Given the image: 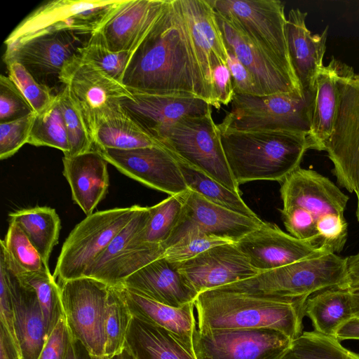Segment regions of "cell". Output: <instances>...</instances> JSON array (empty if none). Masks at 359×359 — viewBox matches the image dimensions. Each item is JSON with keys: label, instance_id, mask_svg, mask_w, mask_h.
Here are the masks:
<instances>
[{"label": "cell", "instance_id": "cell-1", "mask_svg": "<svg viewBox=\"0 0 359 359\" xmlns=\"http://www.w3.org/2000/svg\"><path fill=\"white\" fill-rule=\"evenodd\" d=\"M121 83L132 93H188L198 97L196 67L176 0L167 1L132 52Z\"/></svg>", "mask_w": 359, "mask_h": 359}, {"label": "cell", "instance_id": "cell-2", "mask_svg": "<svg viewBox=\"0 0 359 359\" xmlns=\"http://www.w3.org/2000/svg\"><path fill=\"white\" fill-rule=\"evenodd\" d=\"M307 298L265 293L241 281L206 290L194 302L197 330L267 328L294 340L302 333Z\"/></svg>", "mask_w": 359, "mask_h": 359}, {"label": "cell", "instance_id": "cell-3", "mask_svg": "<svg viewBox=\"0 0 359 359\" xmlns=\"http://www.w3.org/2000/svg\"><path fill=\"white\" fill-rule=\"evenodd\" d=\"M218 129L229 168L238 185L257 180L282 182L300 167L304 154L311 149L308 135L303 133Z\"/></svg>", "mask_w": 359, "mask_h": 359}, {"label": "cell", "instance_id": "cell-4", "mask_svg": "<svg viewBox=\"0 0 359 359\" xmlns=\"http://www.w3.org/2000/svg\"><path fill=\"white\" fill-rule=\"evenodd\" d=\"M303 92L267 95L235 93L231 110L217 126L226 130H286L309 135L316 87Z\"/></svg>", "mask_w": 359, "mask_h": 359}, {"label": "cell", "instance_id": "cell-5", "mask_svg": "<svg viewBox=\"0 0 359 359\" xmlns=\"http://www.w3.org/2000/svg\"><path fill=\"white\" fill-rule=\"evenodd\" d=\"M159 142L179 161L204 172L241 194L229 168L212 109L177 121Z\"/></svg>", "mask_w": 359, "mask_h": 359}, {"label": "cell", "instance_id": "cell-6", "mask_svg": "<svg viewBox=\"0 0 359 359\" xmlns=\"http://www.w3.org/2000/svg\"><path fill=\"white\" fill-rule=\"evenodd\" d=\"M339 104L325 151L339 186L359 198V74L341 64Z\"/></svg>", "mask_w": 359, "mask_h": 359}, {"label": "cell", "instance_id": "cell-7", "mask_svg": "<svg viewBox=\"0 0 359 359\" xmlns=\"http://www.w3.org/2000/svg\"><path fill=\"white\" fill-rule=\"evenodd\" d=\"M140 208L135 205L98 211L76 224L64 242L57 259L53 273L57 283L83 277Z\"/></svg>", "mask_w": 359, "mask_h": 359}, {"label": "cell", "instance_id": "cell-8", "mask_svg": "<svg viewBox=\"0 0 359 359\" xmlns=\"http://www.w3.org/2000/svg\"><path fill=\"white\" fill-rule=\"evenodd\" d=\"M263 292L290 297H309L333 287L347 288L346 257L335 253L304 259L294 263L259 273L241 281Z\"/></svg>", "mask_w": 359, "mask_h": 359}, {"label": "cell", "instance_id": "cell-9", "mask_svg": "<svg viewBox=\"0 0 359 359\" xmlns=\"http://www.w3.org/2000/svg\"><path fill=\"white\" fill-rule=\"evenodd\" d=\"M196 67L198 96L217 109L212 74L219 65H228L229 53L208 0H176Z\"/></svg>", "mask_w": 359, "mask_h": 359}, {"label": "cell", "instance_id": "cell-10", "mask_svg": "<svg viewBox=\"0 0 359 359\" xmlns=\"http://www.w3.org/2000/svg\"><path fill=\"white\" fill-rule=\"evenodd\" d=\"M123 0H53L29 13L11 32L6 46L41 34L71 31L90 36Z\"/></svg>", "mask_w": 359, "mask_h": 359}, {"label": "cell", "instance_id": "cell-11", "mask_svg": "<svg viewBox=\"0 0 359 359\" xmlns=\"http://www.w3.org/2000/svg\"><path fill=\"white\" fill-rule=\"evenodd\" d=\"M60 81L69 88L92 138L103 122L122 111V100L132 97V93L121 82L79 55L64 68Z\"/></svg>", "mask_w": 359, "mask_h": 359}, {"label": "cell", "instance_id": "cell-12", "mask_svg": "<svg viewBox=\"0 0 359 359\" xmlns=\"http://www.w3.org/2000/svg\"><path fill=\"white\" fill-rule=\"evenodd\" d=\"M59 285L71 337L80 341L95 358H104V319L111 285L86 276L65 280Z\"/></svg>", "mask_w": 359, "mask_h": 359}, {"label": "cell", "instance_id": "cell-13", "mask_svg": "<svg viewBox=\"0 0 359 359\" xmlns=\"http://www.w3.org/2000/svg\"><path fill=\"white\" fill-rule=\"evenodd\" d=\"M208 1L215 11L236 21L251 40L296 78L287 50V18L283 2L278 0Z\"/></svg>", "mask_w": 359, "mask_h": 359}, {"label": "cell", "instance_id": "cell-14", "mask_svg": "<svg viewBox=\"0 0 359 359\" xmlns=\"http://www.w3.org/2000/svg\"><path fill=\"white\" fill-rule=\"evenodd\" d=\"M149 217V207H141L90 266L84 276L111 286H120L128 276L162 257L165 251L162 245L143 243L139 238Z\"/></svg>", "mask_w": 359, "mask_h": 359}, {"label": "cell", "instance_id": "cell-15", "mask_svg": "<svg viewBox=\"0 0 359 359\" xmlns=\"http://www.w3.org/2000/svg\"><path fill=\"white\" fill-rule=\"evenodd\" d=\"M80 34L71 31H57L36 35L6 46L5 64L16 62L41 83L50 89L60 83L64 68L79 55L84 44Z\"/></svg>", "mask_w": 359, "mask_h": 359}, {"label": "cell", "instance_id": "cell-16", "mask_svg": "<svg viewBox=\"0 0 359 359\" xmlns=\"http://www.w3.org/2000/svg\"><path fill=\"white\" fill-rule=\"evenodd\" d=\"M292 341L267 328L208 332L196 328L193 346L196 359H279Z\"/></svg>", "mask_w": 359, "mask_h": 359}, {"label": "cell", "instance_id": "cell-17", "mask_svg": "<svg viewBox=\"0 0 359 359\" xmlns=\"http://www.w3.org/2000/svg\"><path fill=\"white\" fill-rule=\"evenodd\" d=\"M95 149L121 173L147 187L170 196L189 189L177 158L163 146Z\"/></svg>", "mask_w": 359, "mask_h": 359}, {"label": "cell", "instance_id": "cell-18", "mask_svg": "<svg viewBox=\"0 0 359 359\" xmlns=\"http://www.w3.org/2000/svg\"><path fill=\"white\" fill-rule=\"evenodd\" d=\"M215 13L227 50L249 70L264 95L304 93L298 80L251 40L236 21L215 11Z\"/></svg>", "mask_w": 359, "mask_h": 359}, {"label": "cell", "instance_id": "cell-19", "mask_svg": "<svg viewBox=\"0 0 359 359\" xmlns=\"http://www.w3.org/2000/svg\"><path fill=\"white\" fill-rule=\"evenodd\" d=\"M181 196L182 215L165 249L192 229L236 243L264 224L259 218L248 217L211 203L190 189Z\"/></svg>", "mask_w": 359, "mask_h": 359}, {"label": "cell", "instance_id": "cell-20", "mask_svg": "<svg viewBox=\"0 0 359 359\" xmlns=\"http://www.w3.org/2000/svg\"><path fill=\"white\" fill-rule=\"evenodd\" d=\"M236 245L259 273L332 253L316 243L297 239L276 224L267 222L245 235Z\"/></svg>", "mask_w": 359, "mask_h": 359}, {"label": "cell", "instance_id": "cell-21", "mask_svg": "<svg viewBox=\"0 0 359 359\" xmlns=\"http://www.w3.org/2000/svg\"><path fill=\"white\" fill-rule=\"evenodd\" d=\"M132 93V92H131ZM121 106L148 134L159 142L165 133L181 118L206 114L212 107L188 93L147 94L132 93Z\"/></svg>", "mask_w": 359, "mask_h": 359}, {"label": "cell", "instance_id": "cell-22", "mask_svg": "<svg viewBox=\"0 0 359 359\" xmlns=\"http://www.w3.org/2000/svg\"><path fill=\"white\" fill-rule=\"evenodd\" d=\"M179 266L198 294L251 278L259 273L234 243L211 248Z\"/></svg>", "mask_w": 359, "mask_h": 359}, {"label": "cell", "instance_id": "cell-23", "mask_svg": "<svg viewBox=\"0 0 359 359\" xmlns=\"http://www.w3.org/2000/svg\"><path fill=\"white\" fill-rule=\"evenodd\" d=\"M168 0H123L96 31L114 52H133L162 13Z\"/></svg>", "mask_w": 359, "mask_h": 359}, {"label": "cell", "instance_id": "cell-24", "mask_svg": "<svg viewBox=\"0 0 359 359\" xmlns=\"http://www.w3.org/2000/svg\"><path fill=\"white\" fill-rule=\"evenodd\" d=\"M283 208L299 207L317 219L327 213L344 215L349 197L328 177L311 169L297 168L282 182Z\"/></svg>", "mask_w": 359, "mask_h": 359}, {"label": "cell", "instance_id": "cell-25", "mask_svg": "<svg viewBox=\"0 0 359 359\" xmlns=\"http://www.w3.org/2000/svg\"><path fill=\"white\" fill-rule=\"evenodd\" d=\"M179 264L162 256L128 276L121 286L176 308L194 303L198 294L180 271Z\"/></svg>", "mask_w": 359, "mask_h": 359}, {"label": "cell", "instance_id": "cell-26", "mask_svg": "<svg viewBox=\"0 0 359 359\" xmlns=\"http://www.w3.org/2000/svg\"><path fill=\"white\" fill-rule=\"evenodd\" d=\"M307 15L298 8H292L285 25L290 63L302 91L315 87L316 77L324 66L328 33L327 26L320 34H312L306 25Z\"/></svg>", "mask_w": 359, "mask_h": 359}, {"label": "cell", "instance_id": "cell-27", "mask_svg": "<svg viewBox=\"0 0 359 359\" xmlns=\"http://www.w3.org/2000/svg\"><path fill=\"white\" fill-rule=\"evenodd\" d=\"M0 264L7 274L22 359H38L48 335L36 294L32 287L20 281L1 257Z\"/></svg>", "mask_w": 359, "mask_h": 359}, {"label": "cell", "instance_id": "cell-28", "mask_svg": "<svg viewBox=\"0 0 359 359\" xmlns=\"http://www.w3.org/2000/svg\"><path fill=\"white\" fill-rule=\"evenodd\" d=\"M62 162V173L70 186L73 201L86 216L91 215L108 191V162L95 149L64 156Z\"/></svg>", "mask_w": 359, "mask_h": 359}, {"label": "cell", "instance_id": "cell-29", "mask_svg": "<svg viewBox=\"0 0 359 359\" xmlns=\"http://www.w3.org/2000/svg\"><path fill=\"white\" fill-rule=\"evenodd\" d=\"M119 287L133 316L168 331L194 354L193 338L197 323L194 303L176 308L143 297L121 285Z\"/></svg>", "mask_w": 359, "mask_h": 359}, {"label": "cell", "instance_id": "cell-30", "mask_svg": "<svg viewBox=\"0 0 359 359\" xmlns=\"http://www.w3.org/2000/svg\"><path fill=\"white\" fill-rule=\"evenodd\" d=\"M341 62L332 57L316 79V95L311 130L308 135L311 149L325 151L339 104L337 79Z\"/></svg>", "mask_w": 359, "mask_h": 359}, {"label": "cell", "instance_id": "cell-31", "mask_svg": "<svg viewBox=\"0 0 359 359\" xmlns=\"http://www.w3.org/2000/svg\"><path fill=\"white\" fill-rule=\"evenodd\" d=\"M124 347L135 359H196L168 331L133 316Z\"/></svg>", "mask_w": 359, "mask_h": 359}, {"label": "cell", "instance_id": "cell-32", "mask_svg": "<svg viewBox=\"0 0 359 359\" xmlns=\"http://www.w3.org/2000/svg\"><path fill=\"white\" fill-rule=\"evenodd\" d=\"M304 313L316 332L335 337L337 331L354 318L348 289L333 287L310 295Z\"/></svg>", "mask_w": 359, "mask_h": 359}, {"label": "cell", "instance_id": "cell-33", "mask_svg": "<svg viewBox=\"0 0 359 359\" xmlns=\"http://www.w3.org/2000/svg\"><path fill=\"white\" fill-rule=\"evenodd\" d=\"M17 223L48 265L53 248L58 243L60 219L55 210L46 206L24 208L8 215Z\"/></svg>", "mask_w": 359, "mask_h": 359}, {"label": "cell", "instance_id": "cell-34", "mask_svg": "<svg viewBox=\"0 0 359 359\" xmlns=\"http://www.w3.org/2000/svg\"><path fill=\"white\" fill-rule=\"evenodd\" d=\"M0 246V257L4 259L11 270L22 283L34 290L49 336L59 320L65 317L59 284L49 269L36 272L20 271L10 257L1 242Z\"/></svg>", "mask_w": 359, "mask_h": 359}, {"label": "cell", "instance_id": "cell-35", "mask_svg": "<svg viewBox=\"0 0 359 359\" xmlns=\"http://www.w3.org/2000/svg\"><path fill=\"white\" fill-rule=\"evenodd\" d=\"M93 140L95 147L101 149L129 150L163 146L123 109L116 116L103 122L97 128Z\"/></svg>", "mask_w": 359, "mask_h": 359}, {"label": "cell", "instance_id": "cell-36", "mask_svg": "<svg viewBox=\"0 0 359 359\" xmlns=\"http://www.w3.org/2000/svg\"><path fill=\"white\" fill-rule=\"evenodd\" d=\"M181 171L189 189L207 201L251 218H259L235 193L204 172L179 161Z\"/></svg>", "mask_w": 359, "mask_h": 359}, {"label": "cell", "instance_id": "cell-37", "mask_svg": "<svg viewBox=\"0 0 359 359\" xmlns=\"http://www.w3.org/2000/svg\"><path fill=\"white\" fill-rule=\"evenodd\" d=\"M279 359H359V353L343 346L335 337L311 331L292 340Z\"/></svg>", "mask_w": 359, "mask_h": 359}, {"label": "cell", "instance_id": "cell-38", "mask_svg": "<svg viewBox=\"0 0 359 359\" xmlns=\"http://www.w3.org/2000/svg\"><path fill=\"white\" fill-rule=\"evenodd\" d=\"M131 314L119 286H110L104 319L105 358L121 352L125 346Z\"/></svg>", "mask_w": 359, "mask_h": 359}, {"label": "cell", "instance_id": "cell-39", "mask_svg": "<svg viewBox=\"0 0 359 359\" xmlns=\"http://www.w3.org/2000/svg\"><path fill=\"white\" fill-rule=\"evenodd\" d=\"M27 143L53 147L62 151L64 156L68 154V137L57 95L46 109L34 114Z\"/></svg>", "mask_w": 359, "mask_h": 359}, {"label": "cell", "instance_id": "cell-40", "mask_svg": "<svg viewBox=\"0 0 359 359\" xmlns=\"http://www.w3.org/2000/svg\"><path fill=\"white\" fill-rule=\"evenodd\" d=\"M184 203L180 195L170 196L149 207L148 223L139 235L143 243L165 245L170 238L180 219Z\"/></svg>", "mask_w": 359, "mask_h": 359}, {"label": "cell", "instance_id": "cell-41", "mask_svg": "<svg viewBox=\"0 0 359 359\" xmlns=\"http://www.w3.org/2000/svg\"><path fill=\"white\" fill-rule=\"evenodd\" d=\"M57 96L69 144V151L64 156H74L90 151L94 145L92 136L80 109L70 95L69 88L64 86Z\"/></svg>", "mask_w": 359, "mask_h": 359}, {"label": "cell", "instance_id": "cell-42", "mask_svg": "<svg viewBox=\"0 0 359 359\" xmlns=\"http://www.w3.org/2000/svg\"><path fill=\"white\" fill-rule=\"evenodd\" d=\"M131 53L110 50L95 32L79 48V57L121 82Z\"/></svg>", "mask_w": 359, "mask_h": 359}, {"label": "cell", "instance_id": "cell-43", "mask_svg": "<svg viewBox=\"0 0 359 359\" xmlns=\"http://www.w3.org/2000/svg\"><path fill=\"white\" fill-rule=\"evenodd\" d=\"M1 242L20 271L36 272L49 269L36 248L15 222L9 221L7 233Z\"/></svg>", "mask_w": 359, "mask_h": 359}, {"label": "cell", "instance_id": "cell-44", "mask_svg": "<svg viewBox=\"0 0 359 359\" xmlns=\"http://www.w3.org/2000/svg\"><path fill=\"white\" fill-rule=\"evenodd\" d=\"M8 76L16 85L32 107L35 114L46 109L55 100L52 90L39 83L21 64L6 63Z\"/></svg>", "mask_w": 359, "mask_h": 359}, {"label": "cell", "instance_id": "cell-45", "mask_svg": "<svg viewBox=\"0 0 359 359\" xmlns=\"http://www.w3.org/2000/svg\"><path fill=\"white\" fill-rule=\"evenodd\" d=\"M229 243L231 242L210 235L198 229H192L166 248L163 256L170 262L182 263L211 248Z\"/></svg>", "mask_w": 359, "mask_h": 359}, {"label": "cell", "instance_id": "cell-46", "mask_svg": "<svg viewBox=\"0 0 359 359\" xmlns=\"http://www.w3.org/2000/svg\"><path fill=\"white\" fill-rule=\"evenodd\" d=\"M35 113L16 85L3 74L0 76V123Z\"/></svg>", "mask_w": 359, "mask_h": 359}, {"label": "cell", "instance_id": "cell-47", "mask_svg": "<svg viewBox=\"0 0 359 359\" xmlns=\"http://www.w3.org/2000/svg\"><path fill=\"white\" fill-rule=\"evenodd\" d=\"M320 245L332 253L341 252L347 241L348 223L344 215L327 213L316 220Z\"/></svg>", "mask_w": 359, "mask_h": 359}, {"label": "cell", "instance_id": "cell-48", "mask_svg": "<svg viewBox=\"0 0 359 359\" xmlns=\"http://www.w3.org/2000/svg\"><path fill=\"white\" fill-rule=\"evenodd\" d=\"M35 113L23 118L0 123V159L13 156L26 143Z\"/></svg>", "mask_w": 359, "mask_h": 359}, {"label": "cell", "instance_id": "cell-49", "mask_svg": "<svg viewBox=\"0 0 359 359\" xmlns=\"http://www.w3.org/2000/svg\"><path fill=\"white\" fill-rule=\"evenodd\" d=\"M280 212L289 234L297 239L320 245L316 218L312 213L299 207L283 208Z\"/></svg>", "mask_w": 359, "mask_h": 359}, {"label": "cell", "instance_id": "cell-50", "mask_svg": "<svg viewBox=\"0 0 359 359\" xmlns=\"http://www.w3.org/2000/svg\"><path fill=\"white\" fill-rule=\"evenodd\" d=\"M228 67L230 71L234 93L253 95H264L249 70L231 52L228 51Z\"/></svg>", "mask_w": 359, "mask_h": 359}, {"label": "cell", "instance_id": "cell-51", "mask_svg": "<svg viewBox=\"0 0 359 359\" xmlns=\"http://www.w3.org/2000/svg\"><path fill=\"white\" fill-rule=\"evenodd\" d=\"M70 338L71 336L63 317L48 336L38 359H64Z\"/></svg>", "mask_w": 359, "mask_h": 359}, {"label": "cell", "instance_id": "cell-52", "mask_svg": "<svg viewBox=\"0 0 359 359\" xmlns=\"http://www.w3.org/2000/svg\"><path fill=\"white\" fill-rule=\"evenodd\" d=\"M212 81L215 98L219 109L222 104L231 103L235 94L228 65H219L214 69Z\"/></svg>", "mask_w": 359, "mask_h": 359}, {"label": "cell", "instance_id": "cell-53", "mask_svg": "<svg viewBox=\"0 0 359 359\" xmlns=\"http://www.w3.org/2000/svg\"><path fill=\"white\" fill-rule=\"evenodd\" d=\"M0 359H22L18 344L1 323L0 324Z\"/></svg>", "mask_w": 359, "mask_h": 359}, {"label": "cell", "instance_id": "cell-54", "mask_svg": "<svg viewBox=\"0 0 359 359\" xmlns=\"http://www.w3.org/2000/svg\"><path fill=\"white\" fill-rule=\"evenodd\" d=\"M64 359H97L79 340L70 338Z\"/></svg>", "mask_w": 359, "mask_h": 359}, {"label": "cell", "instance_id": "cell-55", "mask_svg": "<svg viewBox=\"0 0 359 359\" xmlns=\"http://www.w3.org/2000/svg\"><path fill=\"white\" fill-rule=\"evenodd\" d=\"M335 338L339 341L347 339L359 340V319L353 318L345 323L337 331Z\"/></svg>", "mask_w": 359, "mask_h": 359}, {"label": "cell", "instance_id": "cell-56", "mask_svg": "<svg viewBox=\"0 0 359 359\" xmlns=\"http://www.w3.org/2000/svg\"><path fill=\"white\" fill-rule=\"evenodd\" d=\"M348 269L347 288L359 286V252L346 257Z\"/></svg>", "mask_w": 359, "mask_h": 359}, {"label": "cell", "instance_id": "cell-57", "mask_svg": "<svg viewBox=\"0 0 359 359\" xmlns=\"http://www.w3.org/2000/svg\"><path fill=\"white\" fill-rule=\"evenodd\" d=\"M348 289L351 295L354 318L359 319V286Z\"/></svg>", "mask_w": 359, "mask_h": 359}, {"label": "cell", "instance_id": "cell-58", "mask_svg": "<svg viewBox=\"0 0 359 359\" xmlns=\"http://www.w3.org/2000/svg\"><path fill=\"white\" fill-rule=\"evenodd\" d=\"M100 359H135V358L130 353V352L124 347V348L118 353H117L111 357H109V358L104 357Z\"/></svg>", "mask_w": 359, "mask_h": 359}, {"label": "cell", "instance_id": "cell-59", "mask_svg": "<svg viewBox=\"0 0 359 359\" xmlns=\"http://www.w3.org/2000/svg\"><path fill=\"white\" fill-rule=\"evenodd\" d=\"M355 215H356L357 220L359 223V198H357V207H356Z\"/></svg>", "mask_w": 359, "mask_h": 359}]
</instances>
